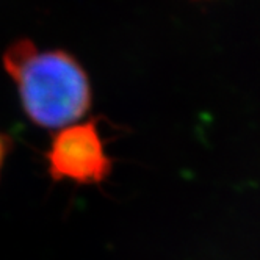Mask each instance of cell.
<instances>
[{
	"label": "cell",
	"mask_w": 260,
	"mask_h": 260,
	"mask_svg": "<svg viewBox=\"0 0 260 260\" xmlns=\"http://www.w3.org/2000/svg\"><path fill=\"white\" fill-rule=\"evenodd\" d=\"M4 66L25 115L43 128H64L88 113L91 85L82 64L64 50H41L28 40L11 44Z\"/></svg>",
	"instance_id": "obj_1"
},
{
	"label": "cell",
	"mask_w": 260,
	"mask_h": 260,
	"mask_svg": "<svg viewBox=\"0 0 260 260\" xmlns=\"http://www.w3.org/2000/svg\"><path fill=\"white\" fill-rule=\"evenodd\" d=\"M49 174L53 180L79 185L104 182L111 171L96 121H80L53 135L46 152Z\"/></svg>",
	"instance_id": "obj_2"
},
{
	"label": "cell",
	"mask_w": 260,
	"mask_h": 260,
	"mask_svg": "<svg viewBox=\"0 0 260 260\" xmlns=\"http://www.w3.org/2000/svg\"><path fill=\"white\" fill-rule=\"evenodd\" d=\"M8 138H4L2 135H0V166H2V161L8 152Z\"/></svg>",
	"instance_id": "obj_3"
}]
</instances>
